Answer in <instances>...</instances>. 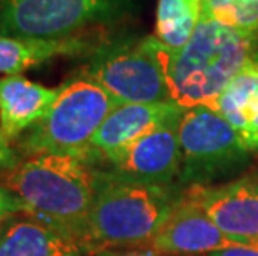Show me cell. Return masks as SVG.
<instances>
[{"label":"cell","instance_id":"4fadbf2b","mask_svg":"<svg viewBox=\"0 0 258 256\" xmlns=\"http://www.w3.org/2000/svg\"><path fill=\"white\" fill-rule=\"evenodd\" d=\"M208 107L232 125L248 153H258V53Z\"/></svg>","mask_w":258,"mask_h":256},{"label":"cell","instance_id":"ffe728a7","mask_svg":"<svg viewBox=\"0 0 258 256\" xmlns=\"http://www.w3.org/2000/svg\"><path fill=\"white\" fill-rule=\"evenodd\" d=\"M207 256H258V239H251L246 243H235L218 251H213Z\"/></svg>","mask_w":258,"mask_h":256},{"label":"cell","instance_id":"5b68a950","mask_svg":"<svg viewBox=\"0 0 258 256\" xmlns=\"http://www.w3.org/2000/svg\"><path fill=\"white\" fill-rule=\"evenodd\" d=\"M180 175L183 188L213 187L237 175L248 163V151L233 127L210 107L185 108L178 123Z\"/></svg>","mask_w":258,"mask_h":256},{"label":"cell","instance_id":"2e32d148","mask_svg":"<svg viewBox=\"0 0 258 256\" xmlns=\"http://www.w3.org/2000/svg\"><path fill=\"white\" fill-rule=\"evenodd\" d=\"M203 17L202 0H158L155 39L168 50L185 47Z\"/></svg>","mask_w":258,"mask_h":256},{"label":"cell","instance_id":"52a82bcc","mask_svg":"<svg viewBox=\"0 0 258 256\" xmlns=\"http://www.w3.org/2000/svg\"><path fill=\"white\" fill-rule=\"evenodd\" d=\"M134 0H0V35L65 39L123 17Z\"/></svg>","mask_w":258,"mask_h":256},{"label":"cell","instance_id":"7a4b0ae2","mask_svg":"<svg viewBox=\"0 0 258 256\" xmlns=\"http://www.w3.org/2000/svg\"><path fill=\"white\" fill-rule=\"evenodd\" d=\"M185 192L178 183H147L100 170L82 244L85 256L98 249L148 248Z\"/></svg>","mask_w":258,"mask_h":256},{"label":"cell","instance_id":"ba28073f","mask_svg":"<svg viewBox=\"0 0 258 256\" xmlns=\"http://www.w3.org/2000/svg\"><path fill=\"white\" fill-rule=\"evenodd\" d=\"M183 110L103 160L108 170L147 183H178L182 158L178 123Z\"/></svg>","mask_w":258,"mask_h":256},{"label":"cell","instance_id":"30bf717a","mask_svg":"<svg viewBox=\"0 0 258 256\" xmlns=\"http://www.w3.org/2000/svg\"><path fill=\"white\" fill-rule=\"evenodd\" d=\"M235 243L238 241L225 235L185 192L183 200L170 213L148 248L168 256H207Z\"/></svg>","mask_w":258,"mask_h":256},{"label":"cell","instance_id":"ac0fdd59","mask_svg":"<svg viewBox=\"0 0 258 256\" xmlns=\"http://www.w3.org/2000/svg\"><path fill=\"white\" fill-rule=\"evenodd\" d=\"M24 215V206L12 192L0 187V223L14 215Z\"/></svg>","mask_w":258,"mask_h":256},{"label":"cell","instance_id":"6da1fadb","mask_svg":"<svg viewBox=\"0 0 258 256\" xmlns=\"http://www.w3.org/2000/svg\"><path fill=\"white\" fill-rule=\"evenodd\" d=\"M98 177L100 168L85 156L40 153L2 173L0 187L19 198L25 216L50 226L82 248Z\"/></svg>","mask_w":258,"mask_h":256},{"label":"cell","instance_id":"7402d4cb","mask_svg":"<svg viewBox=\"0 0 258 256\" xmlns=\"http://www.w3.org/2000/svg\"><path fill=\"white\" fill-rule=\"evenodd\" d=\"M2 230H4V228H2V226H0V235H2Z\"/></svg>","mask_w":258,"mask_h":256},{"label":"cell","instance_id":"7c38bea8","mask_svg":"<svg viewBox=\"0 0 258 256\" xmlns=\"http://www.w3.org/2000/svg\"><path fill=\"white\" fill-rule=\"evenodd\" d=\"M60 94L22 75L0 78V133L9 141L19 140L48 113Z\"/></svg>","mask_w":258,"mask_h":256},{"label":"cell","instance_id":"9a60e30c","mask_svg":"<svg viewBox=\"0 0 258 256\" xmlns=\"http://www.w3.org/2000/svg\"><path fill=\"white\" fill-rule=\"evenodd\" d=\"M0 256H85V253L70 238L27 216L2 230Z\"/></svg>","mask_w":258,"mask_h":256},{"label":"cell","instance_id":"8992f818","mask_svg":"<svg viewBox=\"0 0 258 256\" xmlns=\"http://www.w3.org/2000/svg\"><path fill=\"white\" fill-rule=\"evenodd\" d=\"M165 45L155 37L100 48L82 77L98 83L117 103L173 102L167 80Z\"/></svg>","mask_w":258,"mask_h":256},{"label":"cell","instance_id":"8fae6325","mask_svg":"<svg viewBox=\"0 0 258 256\" xmlns=\"http://www.w3.org/2000/svg\"><path fill=\"white\" fill-rule=\"evenodd\" d=\"M182 110L183 107L175 102L118 103L93 135L87 150V158L95 165L107 160Z\"/></svg>","mask_w":258,"mask_h":256},{"label":"cell","instance_id":"44dd1931","mask_svg":"<svg viewBox=\"0 0 258 256\" xmlns=\"http://www.w3.org/2000/svg\"><path fill=\"white\" fill-rule=\"evenodd\" d=\"M87 256H165L152 248H132V249H98Z\"/></svg>","mask_w":258,"mask_h":256},{"label":"cell","instance_id":"e0dca14e","mask_svg":"<svg viewBox=\"0 0 258 256\" xmlns=\"http://www.w3.org/2000/svg\"><path fill=\"white\" fill-rule=\"evenodd\" d=\"M203 17L227 29L258 37V0H202Z\"/></svg>","mask_w":258,"mask_h":256},{"label":"cell","instance_id":"5bb4252c","mask_svg":"<svg viewBox=\"0 0 258 256\" xmlns=\"http://www.w3.org/2000/svg\"><path fill=\"white\" fill-rule=\"evenodd\" d=\"M107 45L100 37L77 34L65 39H24V37L0 35V73L20 75L35 65L55 58L74 57L93 52Z\"/></svg>","mask_w":258,"mask_h":256},{"label":"cell","instance_id":"9c48e42d","mask_svg":"<svg viewBox=\"0 0 258 256\" xmlns=\"http://www.w3.org/2000/svg\"><path fill=\"white\" fill-rule=\"evenodd\" d=\"M186 193L227 236L238 243L258 239V173Z\"/></svg>","mask_w":258,"mask_h":256},{"label":"cell","instance_id":"277c9868","mask_svg":"<svg viewBox=\"0 0 258 256\" xmlns=\"http://www.w3.org/2000/svg\"><path fill=\"white\" fill-rule=\"evenodd\" d=\"M118 103L100 85L80 77L60 87L52 108L37 125L19 138L25 156L40 153H72L87 158V150Z\"/></svg>","mask_w":258,"mask_h":256},{"label":"cell","instance_id":"d6986e66","mask_svg":"<svg viewBox=\"0 0 258 256\" xmlns=\"http://www.w3.org/2000/svg\"><path fill=\"white\" fill-rule=\"evenodd\" d=\"M19 163H20L19 151H15V148L12 146V141H9L0 133V173L12 170Z\"/></svg>","mask_w":258,"mask_h":256},{"label":"cell","instance_id":"3957f363","mask_svg":"<svg viewBox=\"0 0 258 256\" xmlns=\"http://www.w3.org/2000/svg\"><path fill=\"white\" fill-rule=\"evenodd\" d=\"M255 42L253 35L202 17L185 47L167 50L165 70L172 100L183 108L208 107L255 55Z\"/></svg>","mask_w":258,"mask_h":256}]
</instances>
